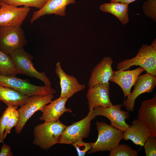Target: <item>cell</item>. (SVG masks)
I'll list each match as a JSON object with an SVG mask.
<instances>
[{
  "label": "cell",
  "mask_w": 156,
  "mask_h": 156,
  "mask_svg": "<svg viewBox=\"0 0 156 156\" xmlns=\"http://www.w3.org/2000/svg\"><path fill=\"white\" fill-rule=\"evenodd\" d=\"M0 84L11 88L28 97L34 95L54 94L56 91L51 87L37 86L16 77L0 75Z\"/></svg>",
  "instance_id": "8992f818"
},
{
  "label": "cell",
  "mask_w": 156,
  "mask_h": 156,
  "mask_svg": "<svg viewBox=\"0 0 156 156\" xmlns=\"http://www.w3.org/2000/svg\"><path fill=\"white\" fill-rule=\"evenodd\" d=\"M93 110L89 111L87 116L82 119L66 126L62 133L59 144H71L79 139L88 137L91 121L96 117L94 115Z\"/></svg>",
  "instance_id": "ba28073f"
},
{
  "label": "cell",
  "mask_w": 156,
  "mask_h": 156,
  "mask_svg": "<svg viewBox=\"0 0 156 156\" xmlns=\"http://www.w3.org/2000/svg\"><path fill=\"white\" fill-rule=\"evenodd\" d=\"M68 99L60 97L45 105L40 110L42 114L39 118L40 120L44 122L56 121L59 120L65 112H71L72 110L65 106Z\"/></svg>",
  "instance_id": "ac0fdd59"
},
{
  "label": "cell",
  "mask_w": 156,
  "mask_h": 156,
  "mask_svg": "<svg viewBox=\"0 0 156 156\" xmlns=\"http://www.w3.org/2000/svg\"><path fill=\"white\" fill-rule=\"evenodd\" d=\"M143 9L147 17L156 21V0H148L144 2Z\"/></svg>",
  "instance_id": "484cf974"
},
{
  "label": "cell",
  "mask_w": 156,
  "mask_h": 156,
  "mask_svg": "<svg viewBox=\"0 0 156 156\" xmlns=\"http://www.w3.org/2000/svg\"><path fill=\"white\" fill-rule=\"evenodd\" d=\"M27 43L24 31L21 26H0V49L10 54L23 48Z\"/></svg>",
  "instance_id": "52a82bcc"
},
{
  "label": "cell",
  "mask_w": 156,
  "mask_h": 156,
  "mask_svg": "<svg viewBox=\"0 0 156 156\" xmlns=\"http://www.w3.org/2000/svg\"><path fill=\"white\" fill-rule=\"evenodd\" d=\"M145 71L143 68L140 66L131 70L120 69L114 71L110 81L117 84L121 88L124 96V102L126 97L130 94L131 88L135 84L138 76Z\"/></svg>",
  "instance_id": "5bb4252c"
},
{
  "label": "cell",
  "mask_w": 156,
  "mask_h": 156,
  "mask_svg": "<svg viewBox=\"0 0 156 156\" xmlns=\"http://www.w3.org/2000/svg\"><path fill=\"white\" fill-rule=\"evenodd\" d=\"M54 97L53 94L34 95L29 97L26 102L18 109L19 118L15 127L16 132L18 134L20 133L34 114L51 103Z\"/></svg>",
  "instance_id": "5b68a950"
},
{
  "label": "cell",
  "mask_w": 156,
  "mask_h": 156,
  "mask_svg": "<svg viewBox=\"0 0 156 156\" xmlns=\"http://www.w3.org/2000/svg\"><path fill=\"white\" fill-rule=\"evenodd\" d=\"M150 136V131L148 127L139 120L135 119L132 125L124 131L123 139L125 140H131L134 144L143 146L144 143Z\"/></svg>",
  "instance_id": "d6986e66"
},
{
  "label": "cell",
  "mask_w": 156,
  "mask_h": 156,
  "mask_svg": "<svg viewBox=\"0 0 156 156\" xmlns=\"http://www.w3.org/2000/svg\"><path fill=\"white\" fill-rule=\"evenodd\" d=\"M109 156H138V152L126 144H119L110 151Z\"/></svg>",
  "instance_id": "cb8c5ba5"
},
{
  "label": "cell",
  "mask_w": 156,
  "mask_h": 156,
  "mask_svg": "<svg viewBox=\"0 0 156 156\" xmlns=\"http://www.w3.org/2000/svg\"><path fill=\"white\" fill-rule=\"evenodd\" d=\"M99 10L105 13H111L116 16L123 25L129 21L128 4L119 2H111L100 5Z\"/></svg>",
  "instance_id": "44dd1931"
},
{
  "label": "cell",
  "mask_w": 156,
  "mask_h": 156,
  "mask_svg": "<svg viewBox=\"0 0 156 156\" xmlns=\"http://www.w3.org/2000/svg\"><path fill=\"white\" fill-rule=\"evenodd\" d=\"M18 74L35 77L42 81L45 86L51 87V82L44 72L37 70L33 62V57L23 48L15 50L10 54Z\"/></svg>",
  "instance_id": "277c9868"
},
{
  "label": "cell",
  "mask_w": 156,
  "mask_h": 156,
  "mask_svg": "<svg viewBox=\"0 0 156 156\" xmlns=\"http://www.w3.org/2000/svg\"><path fill=\"white\" fill-rule=\"evenodd\" d=\"M59 120L44 122L36 125L34 130V139L33 143L45 150L59 144L63 131L66 127Z\"/></svg>",
  "instance_id": "6da1fadb"
},
{
  "label": "cell",
  "mask_w": 156,
  "mask_h": 156,
  "mask_svg": "<svg viewBox=\"0 0 156 156\" xmlns=\"http://www.w3.org/2000/svg\"><path fill=\"white\" fill-rule=\"evenodd\" d=\"M55 72L60 80L61 92L60 97L69 98L82 90L86 86L80 84L75 77L66 74L62 68L60 62L56 65Z\"/></svg>",
  "instance_id": "4fadbf2b"
},
{
  "label": "cell",
  "mask_w": 156,
  "mask_h": 156,
  "mask_svg": "<svg viewBox=\"0 0 156 156\" xmlns=\"http://www.w3.org/2000/svg\"><path fill=\"white\" fill-rule=\"evenodd\" d=\"M18 107L17 106L11 107L9 117L4 133V139L7 135L10 133L12 128L15 127L19 121V114L17 109Z\"/></svg>",
  "instance_id": "d4e9b609"
},
{
  "label": "cell",
  "mask_w": 156,
  "mask_h": 156,
  "mask_svg": "<svg viewBox=\"0 0 156 156\" xmlns=\"http://www.w3.org/2000/svg\"><path fill=\"white\" fill-rule=\"evenodd\" d=\"M13 155L10 146L3 143L0 151V156H13Z\"/></svg>",
  "instance_id": "f546056e"
},
{
  "label": "cell",
  "mask_w": 156,
  "mask_h": 156,
  "mask_svg": "<svg viewBox=\"0 0 156 156\" xmlns=\"http://www.w3.org/2000/svg\"><path fill=\"white\" fill-rule=\"evenodd\" d=\"M96 125L98 138L96 142L92 143V148L88 154L99 151H110L120 144L123 139L124 131L104 122L97 121Z\"/></svg>",
  "instance_id": "3957f363"
},
{
  "label": "cell",
  "mask_w": 156,
  "mask_h": 156,
  "mask_svg": "<svg viewBox=\"0 0 156 156\" xmlns=\"http://www.w3.org/2000/svg\"><path fill=\"white\" fill-rule=\"evenodd\" d=\"M71 145L75 148L79 156H84L92 146V143L85 142L83 141V139L73 142Z\"/></svg>",
  "instance_id": "4316f807"
},
{
  "label": "cell",
  "mask_w": 156,
  "mask_h": 156,
  "mask_svg": "<svg viewBox=\"0 0 156 156\" xmlns=\"http://www.w3.org/2000/svg\"><path fill=\"white\" fill-rule=\"evenodd\" d=\"M122 104L103 107L100 106L94 107L93 110L94 115L101 116L108 118L110 121L112 126L125 131L130 125L126 122V119L129 118V112L122 110Z\"/></svg>",
  "instance_id": "9c48e42d"
},
{
  "label": "cell",
  "mask_w": 156,
  "mask_h": 156,
  "mask_svg": "<svg viewBox=\"0 0 156 156\" xmlns=\"http://www.w3.org/2000/svg\"><path fill=\"white\" fill-rule=\"evenodd\" d=\"M138 119L145 124L150 131V137H156V95L143 101L138 111Z\"/></svg>",
  "instance_id": "2e32d148"
},
{
  "label": "cell",
  "mask_w": 156,
  "mask_h": 156,
  "mask_svg": "<svg viewBox=\"0 0 156 156\" xmlns=\"http://www.w3.org/2000/svg\"><path fill=\"white\" fill-rule=\"evenodd\" d=\"M75 3V0H48L42 8L33 12L30 22L32 24L40 18L46 15L54 14L64 16L66 6Z\"/></svg>",
  "instance_id": "e0dca14e"
},
{
  "label": "cell",
  "mask_w": 156,
  "mask_h": 156,
  "mask_svg": "<svg viewBox=\"0 0 156 156\" xmlns=\"http://www.w3.org/2000/svg\"><path fill=\"white\" fill-rule=\"evenodd\" d=\"M143 146L146 156H156V137L149 136L144 143Z\"/></svg>",
  "instance_id": "f1b7e54d"
},
{
  "label": "cell",
  "mask_w": 156,
  "mask_h": 156,
  "mask_svg": "<svg viewBox=\"0 0 156 156\" xmlns=\"http://www.w3.org/2000/svg\"><path fill=\"white\" fill-rule=\"evenodd\" d=\"M113 62L110 57L106 56L92 69L88 82L89 88L97 84L109 83L114 73L112 68Z\"/></svg>",
  "instance_id": "9a60e30c"
},
{
  "label": "cell",
  "mask_w": 156,
  "mask_h": 156,
  "mask_svg": "<svg viewBox=\"0 0 156 156\" xmlns=\"http://www.w3.org/2000/svg\"><path fill=\"white\" fill-rule=\"evenodd\" d=\"M29 97L11 88L0 84V101L8 106L21 107Z\"/></svg>",
  "instance_id": "ffe728a7"
},
{
  "label": "cell",
  "mask_w": 156,
  "mask_h": 156,
  "mask_svg": "<svg viewBox=\"0 0 156 156\" xmlns=\"http://www.w3.org/2000/svg\"><path fill=\"white\" fill-rule=\"evenodd\" d=\"M12 106H8L0 117V143H4V133L7 124Z\"/></svg>",
  "instance_id": "83f0119b"
},
{
  "label": "cell",
  "mask_w": 156,
  "mask_h": 156,
  "mask_svg": "<svg viewBox=\"0 0 156 156\" xmlns=\"http://www.w3.org/2000/svg\"><path fill=\"white\" fill-rule=\"evenodd\" d=\"M5 4L17 7L23 6L27 8L34 7L41 9L44 6L48 0H1Z\"/></svg>",
  "instance_id": "603a6c76"
},
{
  "label": "cell",
  "mask_w": 156,
  "mask_h": 156,
  "mask_svg": "<svg viewBox=\"0 0 156 156\" xmlns=\"http://www.w3.org/2000/svg\"><path fill=\"white\" fill-rule=\"evenodd\" d=\"M18 74L10 54L0 49V75L16 77Z\"/></svg>",
  "instance_id": "7402d4cb"
},
{
  "label": "cell",
  "mask_w": 156,
  "mask_h": 156,
  "mask_svg": "<svg viewBox=\"0 0 156 156\" xmlns=\"http://www.w3.org/2000/svg\"><path fill=\"white\" fill-rule=\"evenodd\" d=\"M109 82L89 88L86 97L89 111L98 106L106 107L113 105L109 98Z\"/></svg>",
  "instance_id": "7c38bea8"
},
{
  "label": "cell",
  "mask_w": 156,
  "mask_h": 156,
  "mask_svg": "<svg viewBox=\"0 0 156 156\" xmlns=\"http://www.w3.org/2000/svg\"><path fill=\"white\" fill-rule=\"evenodd\" d=\"M133 66H139L145 70L146 73L156 76V39L150 45H143L135 57L120 62L117 67L118 70H124Z\"/></svg>",
  "instance_id": "7a4b0ae2"
},
{
  "label": "cell",
  "mask_w": 156,
  "mask_h": 156,
  "mask_svg": "<svg viewBox=\"0 0 156 156\" xmlns=\"http://www.w3.org/2000/svg\"><path fill=\"white\" fill-rule=\"evenodd\" d=\"M134 86L132 92L124 102V106L129 112L133 111L135 100L139 95L144 93H150L153 92L156 86V76L146 73L140 75Z\"/></svg>",
  "instance_id": "30bf717a"
},
{
  "label": "cell",
  "mask_w": 156,
  "mask_h": 156,
  "mask_svg": "<svg viewBox=\"0 0 156 156\" xmlns=\"http://www.w3.org/2000/svg\"><path fill=\"white\" fill-rule=\"evenodd\" d=\"M30 10V8L19 7L1 2L0 6V26H21Z\"/></svg>",
  "instance_id": "8fae6325"
},
{
  "label": "cell",
  "mask_w": 156,
  "mask_h": 156,
  "mask_svg": "<svg viewBox=\"0 0 156 156\" xmlns=\"http://www.w3.org/2000/svg\"><path fill=\"white\" fill-rule=\"evenodd\" d=\"M136 0H110L111 2H122L129 4Z\"/></svg>",
  "instance_id": "4dcf8cb0"
},
{
  "label": "cell",
  "mask_w": 156,
  "mask_h": 156,
  "mask_svg": "<svg viewBox=\"0 0 156 156\" xmlns=\"http://www.w3.org/2000/svg\"><path fill=\"white\" fill-rule=\"evenodd\" d=\"M1 2H2L1 0H0V6L1 5Z\"/></svg>",
  "instance_id": "1f68e13d"
}]
</instances>
